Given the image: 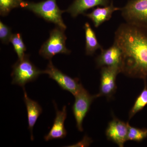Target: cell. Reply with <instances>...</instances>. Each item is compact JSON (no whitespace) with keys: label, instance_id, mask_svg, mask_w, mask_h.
I'll use <instances>...</instances> for the list:
<instances>
[{"label":"cell","instance_id":"12","mask_svg":"<svg viewBox=\"0 0 147 147\" xmlns=\"http://www.w3.org/2000/svg\"><path fill=\"white\" fill-rule=\"evenodd\" d=\"M109 0H74L65 11L69 13L73 18L79 14H84L88 9L98 6L109 5Z\"/></svg>","mask_w":147,"mask_h":147},{"label":"cell","instance_id":"15","mask_svg":"<svg viewBox=\"0 0 147 147\" xmlns=\"http://www.w3.org/2000/svg\"><path fill=\"white\" fill-rule=\"evenodd\" d=\"M86 38V53L87 55L91 56L98 49L102 50V46L98 42L95 32L88 23L84 26Z\"/></svg>","mask_w":147,"mask_h":147},{"label":"cell","instance_id":"17","mask_svg":"<svg viewBox=\"0 0 147 147\" xmlns=\"http://www.w3.org/2000/svg\"><path fill=\"white\" fill-rule=\"evenodd\" d=\"M26 2L24 0H0V15L5 16L13 9L23 8Z\"/></svg>","mask_w":147,"mask_h":147},{"label":"cell","instance_id":"2","mask_svg":"<svg viewBox=\"0 0 147 147\" xmlns=\"http://www.w3.org/2000/svg\"><path fill=\"white\" fill-rule=\"evenodd\" d=\"M23 9L30 11L45 21L53 23L64 30L67 28L62 16L65 11L60 9L57 0H45L37 3L26 1Z\"/></svg>","mask_w":147,"mask_h":147},{"label":"cell","instance_id":"14","mask_svg":"<svg viewBox=\"0 0 147 147\" xmlns=\"http://www.w3.org/2000/svg\"><path fill=\"white\" fill-rule=\"evenodd\" d=\"M23 89L24 90V100L28 114V129L31 133V139L33 141L34 140L33 129L38 117L42 113V108L38 102L32 100L28 97L25 88H23Z\"/></svg>","mask_w":147,"mask_h":147},{"label":"cell","instance_id":"20","mask_svg":"<svg viewBox=\"0 0 147 147\" xmlns=\"http://www.w3.org/2000/svg\"><path fill=\"white\" fill-rule=\"evenodd\" d=\"M12 34L10 27L0 21V39L1 42L4 44H8Z\"/></svg>","mask_w":147,"mask_h":147},{"label":"cell","instance_id":"16","mask_svg":"<svg viewBox=\"0 0 147 147\" xmlns=\"http://www.w3.org/2000/svg\"><path fill=\"white\" fill-rule=\"evenodd\" d=\"M147 105V86L145 83L144 88L138 96L130 109L129 114V119H131L137 113L142 110Z\"/></svg>","mask_w":147,"mask_h":147},{"label":"cell","instance_id":"13","mask_svg":"<svg viewBox=\"0 0 147 147\" xmlns=\"http://www.w3.org/2000/svg\"><path fill=\"white\" fill-rule=\"evenodd\" d=\"M121 8L116 7L113 5V1L110 5L103 7H98L94 9L90 13H84L85 16L90 18L95 28H98L101 24L109 21L112 17L113 12Z\"/></svg>","mask_w":147,"mask_h":147},{"label":"cell","instance_id":"19","mask_svg":"<svg viewBox=\"0 0 147 147\" xmlns=\"http://www.w3.org/2000/svg\"><path fill=\"white\" fill-rule=\"evenodd\" d=\"M147 137V129L131 126L128 124L127 141L140 142Z\"/></svg>","mask_w":147,"mask_h":147},{"label":"cell","instance_id":"9","mask_svg":"<svg viewBox=\"0 0 147 147\" xmlns=\"http://www.w3.org/2000/svg\"><path fill=\"white\" fill-rule=\"evenodd\" d=\"M128 124L114 117L108 123L105 131L107 139L119 147H123L127 141Z\"/></svg>","mask_w":147,"mask_h":147},{"label":"cell","instance_id":"18","mask_svg":"<svg viewBox=\"0 0 147 147\" xmlns=\"http://www.w3.org/2000/svg\"><path fill=\"white\" fill-rule=\"evenodd\" d=\"M10 42L13 45L14 51L18 56V59H21L25 57V52L26 50V47L23 41L22 35L21 34L16 33L11 36Z\"/></svg>","mask_w":147,"mask_h":147},{"label":"cell","instance_id":"4","mask_svg":"<svg viewBox=\"0 0 147 147\" xmlns=\"http://www.w3.org/2000/svg\"><path fill=\"white\" fill-rule=\"evenodd\" d=\"M64 31L57 26L52 30L49 38L40 49L39 55L49 60L58 54L69 55L71 51L66 46L65 41L67 38Z\"/></svg>","mask_w":147,"mask_h":147},{"label":"cell","instance_id":"11","mask_svg":"<svg viewBox=\"0 0 147 147\" xmlns=\"http://www.w3.org/2000/svg\"><path fill=\"white\" fill-rule=\"evenodd\" d=\"M55 105L56 110V117L50 131L44 137V139L46 142L54 139H63L67 134L64 125L65 121L67 116L66 106H63L62 110L60 111L58 110L55 103Z\"/></svg>","mask_w":147,"mask_h":147},{"label":"cell","instance_id":"6","mask_svg":"<svg viewBox=\"0 0 147 147\" xmlns=\"http://www.w3.org/2000/svg\"><path fill=\"white\" fill-rule=\"evenodd\" d=\"M74 97L75 101L72 107L74 115L77 129L83 131L84 119L89 111L92 102L98 96L97 94L92 95L83 86Z\"/></svg>","mask_w":147,"mask_h":147},{"label":"cell","instance_id":"8","mask_svg":"<svg viewBox=\"0 0 147 147\" xmlns=\"http://www.w3.org/2000/svg\"><path fill=\"white\" fill-rule=\"evenodd\" d=\"M121 73L120 67L118 66L103 67L100 71V80L98 97L104 96L110 98L115 93L117 76Z\"/></svg>","mask_w":147,"mask_h":147},{"label":"cell","instance_id":"7","mask_svg":"<svg viewBox=\"0 0 147 147\" xmlns=\"http://www.w3.org/2000/svg\"><path fill=\"white\" fill-rule=\"evenodd\" d=\"M43 74H47L50 79L57 82L62 89L69 92L74 96L83 87L79 79L71 78L62 72L54 65L51 60L45 70H43Z\"/></svg>","mask_w":147,"mask_h":147},{"label":"cell","instance_id":"5","mask_svg":"<svg viewBox=\"0 0 147 147\" xmlns=\"http://www.w3.org/2000/svg\"><path fill=\"white\" fill-rule=\"evenodd\" d=\"M121 11L127 23L147 26V0H129Z\"/></svg>","mask_w":147,"mask_h":147},{"label":"cell","instance_id":"10","mask_svg":"<svg viewBox=\"0 0 147 147\" xmlns=\"http://www.w3.org/2000/svg\"><path fill=\"white\" fill-rule=\"evenodd\" d=\"M122 52L119 47L114 43L107 49L101 50L100 55L96 59L97 67L118 66L121 68Z\"/></svg>","mask_w":147,"mask_h":147},{"label":"cell","instance_id":"3","mask_svg":"<svg viewBox=\"0 0 147 147\" xmlns=\"http://www.w3.org/2000/svg\"><path fill=\"white\" fill-rule=\"evenodd\" d=\"M11 76L12 84H16L24 88L26 84L35 81L43 70H40L29 59L28 55H26L23 59H18L12 66Z\"/></svg>","mask_w":147,"mask_h":147},{"label":"cell","instance_id":"1","mask_svg":"<svg viewBox=\"0 0 147 147\" xmlns=\"http://www.w3.org/2000/svg\"><path fill=\"white\" fill-rule=\"evenodd\" d=\"M114 42L122 52L121 73L131 78L147 77V26L126 22L115 33Z\"/></svg>","mask_w":147,"mask_h":147}]
</instances>
